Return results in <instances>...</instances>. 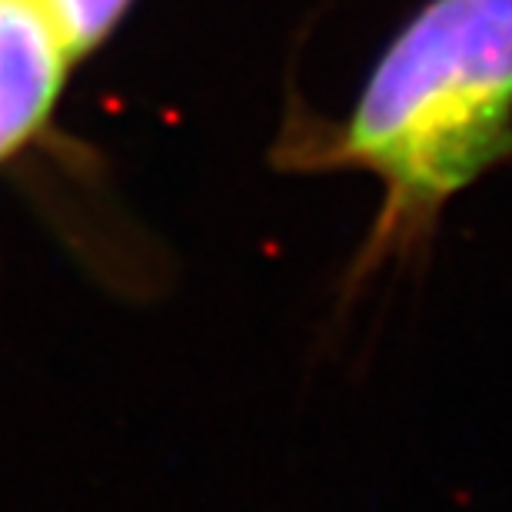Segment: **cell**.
<instances>
[{"label": "cell", "mask_w": 512, "mask_h": 512, "mask_svg": "<svg viewBox=\"0 0 512 512\" xmlns=\"http://www.w3.org/2000/svg\"><path fill=\"white\" fill-rule=\"evenodd\" d=\"M509 160L512 0H426L340 124H290L273 147L283 170H363L383 187L340 300L360 296L386 266L426 260L449 203Z\"/></svg>", "instance_id": "6da1fadb"}, {"label": "cell", "mask_w": 512, "mask_h": 512, "mask_svg": "<svg viewBox=\"0 0 512 512\" xmlns=\"http://www.w3.org/2000/svg\"><path fill=\"white\" fill-rule=\"evenodd\" d=\"M74 67L44 0H0V167L44 137Z\"/></svg>", "instance_id": "7a4b0ae2"}, {"label": "cell", "mask_w": 512, "mask_h": 512, "mask_svg": "<svg viewBox=\"0 0 512 512\" xmlns=\"http://www.w3.org/2000/svg\"><path fill=\"white\" fill-rule=\"evenodd\" d=\"M133 0H44L47 17L67 54L80 64L114 34Z\"/></svg>", "instance_id": "3957f363"}]
</instances>
